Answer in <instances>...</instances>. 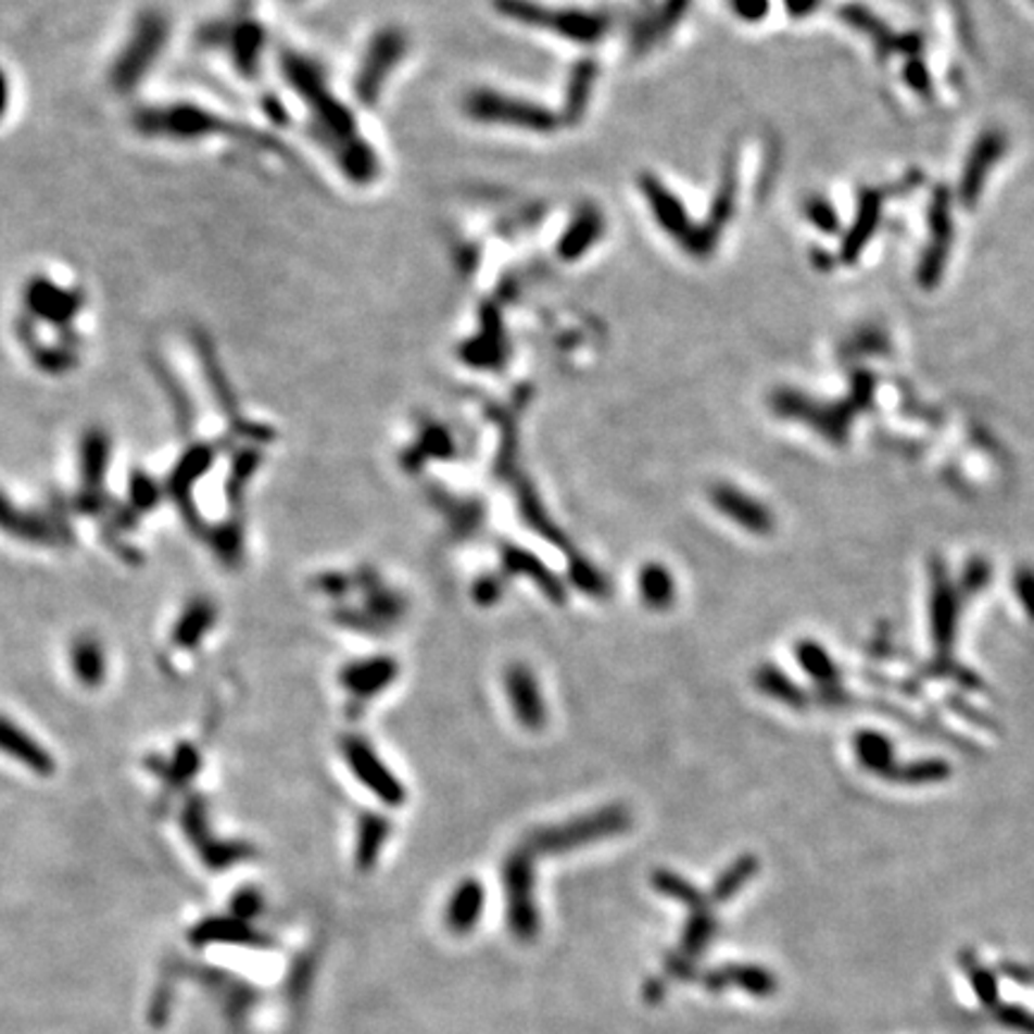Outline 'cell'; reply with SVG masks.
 I'll use <instances>...</instances> for the list:
<instances>
[{
    "label": "cell",
    "mask_w": 1034,
    "mask_h": 1034,
    "mask_svg": "<svg viewBox=\"0 0 1034 1034\" xmlns=\"http://www.w3.org/2000/svg\"><path fill=\"white\" fill-rule=\"evenodd\" d=\"M105 465H109V437L103 431L93 429L85 437V443H81V479H85V508H101V501L93 496L101 491L103 484V472Z\"/></svg>",
    "instance_id": "ffe728a7"
},
{
    "label": "cell",
    "mask_w": 1034,
    "mask_h": 1034,
    "mask_svg": "<svg viewBox=\"0 0 1034 1034\" xmlns=\"http://www.w3.org/2000/svg\"><path fill=\"white\" fill-rule=\"evenodd\" d=\"M505 697L510 702L513 716L520 721L522 728L527 731H542L546 726V702L542 695V688H539V680L532 673L530 666L525 664H510L508 671H505Z\"/></svg>",
    "instance_id": "9c48e42d"
},
{
    "label": "cell",
    "mask_w": 1034,
    "mask_h": 1034,
    "mask_svg": "<svg viewBox=\"0 0 1034 1034\" xmlns=\"http://www.w3.org/2000/svg\"><path fill=\"white\" fill-rule=\"evenodd\" d=\"M214 620H216L214 604H209L206 598H194V602L185 608L178 626H175V632H173L175 644L178 646L199 644V640L204 638L206 630L214 626Z\"/></svg>",
    "instance_id": "484cf974"
},
{
    "label": "cell",
    "mask_w": 1034,
    "mask_h": 1034,
    "mask_svg": "<svg viewBox=\"0 0 1034 1034\" xmlns=\"http://www.w3.org/2000/svg\"><path fill=\"white\" fill-rule=\"evenodd\" d=\"M455 455V443L451 431L443 425H425L419 429L415 443L403 453L401 465L407 472H417L429 461H449Z\"/></svg>",
    "instance_id": "d6986e66"
},
{
    "label": "cell",
    "mask_w": 1034,
    "mask_h": 1034,
    "mask_svg": "<svg viewBox=\"0 0 1034 1034\" xmlns=\"http://www.w3.org/2000/svg\"><path fill=\"white\" fill-rule=\"evenodd\" d=\"M159 491L154 487V481H151L149 477H142V475H137V479L133 477V501L135 505H139V508H151V505H154L159 499Z\"/></svg>",
    "instance_id": "d590c367"
},
{
    "label": "cell",
    "mask_w": 1034,
    "mask_h": 1034,
    "mask_svg": "<svg viewBox=\"0 0 1034 1034\" xmlns=\"http://www.w3.org/2000/svg\"><path fill=\"white\" fill-rule=\"evenodd\" d=\"M505 891H508V918L515 934L532 936L537 930V912L532 900V850H515L505 862Z\"/></svg>",
    "instance_id": "ba28073f"
},
{
    "label": "cell",
    "mask_w": 1034,
    "mask_h": 1034,
    "mask_svg": "<svg viewBox=\"0 0 1034 1034\" xmlns=\"http://www.w3.org/2000/svg\"><path fill=\"white\" fill-rule=\"evenodd\" d=\"M640 598L646 608L666 610L676 604V580L673 572L664 563H644L638 578Z\"/></svg>",
    "instance_id": "7402d4cb"
},
{
    "label": "cell",
    "mask_w": 1034,
    "mask_h": 1034,
    "mask_svg": "<svg viewBox=\"0 0 1034 1034\" xmlns=\"http://www.w3.org/2000/svg\"><path fill=\"white\" fill-rule=\"evenodd\" d=\"M391 833V821L376 812H364L357 827V865L360 869H371L379 860V853Z\"/></svg>",
    "instance_id": "d4e9b609"
},
{
    "label": "cell",
    "mask_w": 1034,
    "mask_h": 1034,
    "mask_svg": "<svg viewBox=\"0 0 1034 1034\" xmlns=\"http://www.w3.org/2000/svg\"><path fill=\"white\" fill-rule=\"evenodd\" d=\"M711 501L716 508H719L726 517H731L733 522L740 527H745L749 532H769L771 527V515L769 510L759 505L755 499L747 496V493L737 491L735 487L719 484L711 489Z\"/></svg>",
    "instance_id": "5bb4252c"
},
{
    "label": "cell",
    "mask_w": 1034,
    "mask_h": 1034,
    "mask_svg": "<svg viewBox=\"0 0 1034 1034\" xmlns=\"http://www.w3.org/2000/svg\"><path fill=\"white\" fill-rule=\"evenodd\" d=\"M568 575H570V582L578 587V590L587 596H594V598H606L608 592H610V584L608 580L604 578V572L598 570L594 563L587 560L584 556L580 554H575L570 556V563H568Z\"/></svg>",
    "instance_id": "f546056e"
},
{
    "label": "cell",
    "mask_w": 1034,
    "mask_h": 1034,
    "mask_svg": "<svg viewBox=\"0 0 1034 1034\" xmlns=\"http://www.w3.org/2000/svg\"><path fill=\"white\" fill-rule=\"evenodd\" d=\"M731 5L743 22H759L769 13V0H731Z\"/></svg>",
    "instance_id": "e575fe53"
},
{
    "label": "cell",
    "mask_w": 1034,
    "mask_h": 1034,
    "mask_svg": "<svg viewBox=\"0 0 1034 1034\" xmlns=\"http://www.w3.org/2000/svg\"><path fill=\"white\" fill-rule=\"evenodd\" d=\"M197 769H199V757H197L194 747L182 745L178 749V755H175V759H173V769L166 775H168V781L178 783V781H185V779H190V775H194Z\"/></svg>",
    "instance_id": "d6a6232c"
},
{
    "label": "cell",
    "mask_w": 1034,
    "mask_h": 1034,
    "mask_svg": "<svg viewBox=\"0 0 1034 1034\" xmlns=\"http://www.w3.org/2000/svg\"><path fill=\"white\" fill-rule=\"evenodd\" d=\"M0 530L34 544H61L67 537L65 530L53 527L51 522L41 520V517H34L22 510L17 513L15 505L5 499L3 493H0Z\"/></svg>",
    "instance_id": "e0dca14e"
},
{
    "label": "cell",
    "mask_w": 1034,
    "mask_h": 1034,
    "mask_svg": "<svg viewBox=\"0 0 1034 1034\" xmlns=\"http://www.w3.org/2000/svg\"><path fill=\"white\" fill-rule=\"evenodd\" d=\"M501 563H503V570L508 575H520V578L534 582L539 590L544 592V596L551 598L554 604H566L568 598L566 584H563L556 578V572L551 570L542 558L534 556L532 551H527L517 544H503Z\"/></svg>",
    "instance_id": "4fadbf2b"
},
{
    "label": "cell",
    "mask_w": 1034,
    "mask_h": 1034,
    "mask_svg": "<svg viewBox=\"0 0 1034 1034\" xmlns=\"http://www.w3.org/2000/svg\"><path fill=\"white\" fill-rule=\"evenodd\" d=\"M905 77H908L910 85H912L915 89H918V91H926V89H930V79H926L930 75H926V70H924V65H922L920 61H912V63L905 65Z\"/></svg>",
    "instance_id": "74e56055"
},
{
    "label": "cell",
    "mask_w": 1034,
    "mask_h": 1034,
    "mask_svg": "<svg viewBox=\"0 0 1034 1034\" xmlns=\"http://www.w3.org/2000/svg\"><path fill=\"white\" fill-rule=\"evenodd\" d=\"M510 481L515 484V503H517V510H520L522 520L530 525L539 537H544L546 542L556 544V546H566L568 544L566 534H563L558 527L554 525V520L548 517L544 503L539 501V493H537L532 481L522 477V475H515Z\"/></svg>",
    "instance_id": "2e32d148"
},
{
    "label": "cell",
    "mask_w": 1034,
    "mask_h": 1034,
    "mask_svg": "<svg viewBox=\"0 0 1034 1034\" xmlns=\"http://www.w3.org/2000/svg\"><path fill=\"white\" fill-rule=\"evenodd\" d=\"M805 214L821 232H836L838 216H836V211H833V206L827 202V199L809 197L807 206H805Z\"/></svg>",
    "instance_id": "1f68e13d"
},
{
    "label": "cell",
    "mask_w": 1034,
    "mask_h": 1034,
    "mask_svg": "<svg viewBox=\"0 0 1034 1034\" xmlns=\"http://www.w3.org/2000/svg\"><path fill=\"white\" fill-rule=\"evenodd\" d=\"M340 749H343V757L348 761V767L352 775L367 789L374 797L388 807H398L405 803V785L398 781V775L386 767L381 757L376 755V749L367 743L364 737L357 735H348L340 743Z\"/></svg>",
    "instance_id": "8992f818"
},
{
    "label": "cell",
    "mask_w": 1034,
    "mask_h": 1034,
    "mask_svg": "<svg viewBox=\"0 0 1034 1034\" xmlns=\"http://www.w3.org/2000/svg\"><path fill=\"white\" fill-rule=\"evenodd\" d=\"M1006 154V137L1001 133H984L978 142H974L970 156L966 161L960 178V199L966 206H972L980 199L986 175L996 166Z\"/></svg>",
    "instance_id": "8fae6325"
},
{
    "label": "cell",
    "mask_w": 1034,
    "mask_h": 1034,
    "mask_svg": "<svg viewBox=\"0 0 1034 1034\" xmlns=\"http://www.w3.org/2000/svg\"><path fill=\"white\" fill-rule=\"evenodd\" d=\"M367 614L379 622V626H391V622H395L398 618L403 616V608H405V602L401 596H398L395 592H388V590H381V584H376L374 590L367 592Z\"/></svg>",
    "instance_id": "4dcf8cb0"
},
{
    "label": "cell",
    "mask_w": 1034,
    "mask_h": 1034,
    "mask_svg": "<svg viewBox=\"0 0 1034 1034\" xmlns=\"http://www.w3.org/2000/svg\"><path fill=\"white\" fill-rule=\"evenodd\" d=\"M407 53V37L401 29H381L374 34L367 51L362 55V63L357 67L355 91L362 103L374 105L379 101L383 85L391 77L393 70L401 65Z\"/></svg>",
    "instance_id": "5b68a950"
},
{
    "label": "cell",
    "mask_w": 1034,
    "mask_h": 1034,
    "mask_svg": "<svg viewBox=\"0 0 1034 1034\" xmlns=\"http://www.w3.org/2000/svg\"><path fill=\"white\" fill-rule=\"evenodd\" d=\"M465 111L479 123L527 129V133H554L560 117L546 111L542 103L527 99H510L508 93L479 89L465 101Z\"/></svg>",
    "instance_id": "277c9868"
},
{
    "label": "cell",
    "mask_w": 1034,
    "mask_h": 1034,
    "mask_svg": "<svg viewBox=\"0 0 1034 1034\" xmlns=\"http://www.w3.org/2000/svg\"><path fill=\"white\" fill-rule=\"evenodd\" d=\"M604 235V218L596 209H584L582 214L575 218L566 235H563L558 242V252L563 258H580L584 252H590V247L598 242V238Z\"/></svg>",
    "instance_id": "603a6c76"
},
{
    "label": "cell",
    "mask_w": 1034,
    "mask_h": 1034,
    "mask_svg": "<svg viewBox=\"0 0 1034 1034\" xmlns=\"http://www.w3.org/2000/svg\"><path fill=\"white\" fill-rule=\"evenodd\" d=\"M433 503L449 515V522L453 527L455 534H469L475 532L481 525V515H484V508L477 501H461L455 496H449V493L441 491L433 496Z\"/></svg>",
    "instance_id": "83f0119b"
},
{
    "label": "cell",
    "mask_w": 1034,
    "mask_h": 1034,
    "mask_svg": "<svg viewBox=\"0 0 1034 1034\" xmlns=\"http://www.w3.org/2000/svg\"><path fill=\"white\" fill-rule=\"evenodd\" d=\"M316 584H319L326 594L340 596V594H345V592L350 590V584H352V582H350V578H345V575H336V572H331V575H321L319 582H316Z\"/></svg>",
    "instance_id": "8d00e7d4"
},
{
    "label": "cell",
    "mask_w": 1034,
    "mask_h": 1034,
    "mask_svg": "<svg viewBox=\"0 0 1034 1034\" xmlns=\"http://www.w3.org/2000/svg\"><path fill=\"white\" fill-rule=\"evenodd\" d=\"M8 101H10L8 79H5L3 73H0V117H3V113H5V109H8Z\"/></svg>",
    "instance_id": "ab89813d"
},
{
    "label": "cell",
    "mask_w": 1034,
    "mask_h": 1034,
    "mask_svg": "<svg viewBox=\"0 0 1034 1034\" xmlns=\"http://www.w3.org/2000/svg\"><path fill=\"white\" fill-rule=\"evenodd\" d=\"M283 75L300 93L302 103L312 113V133L331 151V156L352 182L367 185L379 175V159L371 144L360 135L355 117L348 105L328 91L321 70L310 58L298 53L283 55Z\"/></svg>",
    "instance_id": "6da1fadb"
},
{
    "label": "cell",
    "mask_w": 1034,
    "mask_h": 1034,
    "mask_svg": "<svg viewBox=\"0 0 1034 1034\" xmlns=\"http://www.w3.org/2000/svg\"><path fill=\"white\" fill-rule=\"evenodd\" d=\"M0 752H5L8 757L22 761L34 773L39 775L53 773V759L49 752H46L29 733L22 731V728H17L13 721H8L5 716H0Z\"/></svg>",
    "instance_id": "9a60e30c"
},
{
    "label": "cell",
    "mask_w": 1034,
    "mask_h": 1034,
    "mask_svg": "<svg viewBox=\"0 0 1034 1034\" xmlns=\"http://www.w3.org/2000/svg\"><path fill=\"white\" fill-rule=\"evenodd\" d=\"M1032 3H1034V0H1032Z\"/></svg>",
    "instance_id": "60d3db41"
},
{
    "label": "cell",
    "mask_w": 1034,
    "mask_h": 1034,
    "mask_svg": "<svg viewBox=\"0 0 1034 1034\" xmlns=\"http://www.w3.org/2000/svg\"><path fill=\"white\" fill-rule=\"evenodd\" d=\"M398 661L391 656H369V659H357L340 671V685H343L352 697L371 699L393 683L398 678Z\"/></svg>",
    "instance_id": "7c38bea8"
},
{
    "label": "cell",
    "mask_w": 1034,
    "mask_h": 1034,
    "mask_svg": "<svg viewBox=\"0 0 1034 1034\" xmlns=\"http://www.w3.org/2000/svg\"><path fill=\"white\" fill-rule=\"evenodd\" d=\"M642 194L646 199V204H650L656 223L664 228L668 238H673L688 254L699 256V240H697L695 223L688 218L685 206L673 194V190H668V187L659 178H654V175H646V178H642Z\"/></svg>",
    "instance_id": "52a82bcc"
},
{
    "label": "cell",
    "mask_w": 1034,
    "mask_h": 1034,
    "mask_svg": "<svg viewBox=\"0 0 1034 1034\" xmlns=\"http://www.w3.org/2000/svg\"><path fill=\"white\" fill-rule=\"evenodd\" d=\"M881 204H884V194H881L879 190H865V194H860L855 223L848 232V238H845L843 242L841 256L845 258V262H855V258L862 254L865 244L872 240L874 228L881 216Z\"/></svg>",
    "instance_id": "44dd1931"
},
{
    "label": "cell",
    "mask_w": 1034,
    "mask_h": 1034,
    "mask_svg": "<svg viewBox=\"0 0 1034 1034\" xmlns=\"http://www.w3.org/2000/svg\"><path fill=\"white\" fill-rule=\"evenodd\" d=\"M596 85V67L592 65H578L570 77V87H568V99H566V121L568 123H578L584 115L587 105H590L592 89Z\"/></svg>",
    "instance_id": "f1b7e54d"
},
{
    "label": "cell",
    "mask_w": 1034,
    "mask_h": 1034,
    "mask_svg": "<svg viewBox=\"0 0 1034 1034\" xmlns=\"http://www.w3.org/2000/svg\"><path fill=\"white\" fill-rule=\"evenodd\" d=\"M819 3H821V0H783V5L789 8V13H791L793 17L809 15Z\"/></svg>",
    "instance_id": "f35d334b"
},
{
    "label": "cell",
    "mask_w": 1034,
    "mask_h": 1034,
    "mask_svg": "<svg viewBox=\"0 0 1034 1034\" xmlns=\"http://www.w3.org/2000/svg\"><path fill=\"white\" fill-rule=\"evenodd\" d=\"M496 10L522 25L554 31L572 43H598L610 29V17L596 10L548 8L534 0H496Z\"/></svg>",
    "instance_id": "7a4b0ae2"
},
{
    "label": "cell",
    "mask_w": 1034,
    "mask_h": 1034,
    "mask_svg": "<svg viewBox=\"0 0 1034 1034\" xmlns=\"http://www.w3.org/2000/svg\"><path fill=\"white\" fill-rule=\"evenodd\" d=\"M930 226H932V240L918 268V278L924 288H932L936 280L942 278L950 242H954V223H950V206H948L946 190H938V194L934 197L932 211H930Z\"/></svg>",
    "instance_id": "30bf717a"
},
{
    "label": "cell",
    "mask_w": 1034,
    "mask_h": 1034,
    "mask_svg": "<svg viewBox=\"0 0 1034 1034\" xmlns=\"http://www.w3.org/2000/svg\"><path fill=\"white\" fill-rule=\"evenodd\" d=\"M70 661H73V671L85 685H99L105 673V659L101 652V644L93 638H81L73 644L70 652Z\"/></svg>",
    "instance_id": "4316f807"
},
{
    "label": "cell",
    "mask_w": 1034,
    "mask_h": 1034,
    "mask_svg": "<svg viewBox=\"0 0 1034 1034\" xmlns=\"http://www.w3.org/2000/svg\"><path fill=\"white\" fill-rule=\"evenodd\" d=\"M481 908H484V888L475 879H467L453 893L449 905V924L455 932L472 930Z\"/></svg>",
    "instance_id": "cb8c5ba5"
},
{
    "label": "cell",
    "mask_w": 1034,
    "mask_h": 1034,
    "mask_svg": "<svg viewBox=\"0 0 1034 1034\" xmlns=\"http://www.w3.org/2000/svg\"><path fill=\"white\" fill-rule=\"evenodd\" d=\"M211 463H214V451H211L209 445H194V449H190L180 457L178 467H175V472L171 475L168 489L173 493V499L180 503V508L187 515V520H190L194 527L199 525V520H197V515L190 510V503H192L190 491L194 487L197 477H202Z\"/></svg>",
    "instance_id": "ac0fdd59"
},
{
    "label": "cell",
    "mask_w": 1034,
    "mask_h": 1034,
    "mask_svg": "<svg viewBox=\"0 0 1034 1034\" xmlns=\"http://www.w3.org/2000/svg\"><path fill=\"white\" fill-rule=\"evenodd\" d=\"M503 594V582L499 575H481L472 587V598L479 606L496 604Z\"/></svg>",
    "instance_id": "836d02e7"
},
{
    "label": "cell",
    "mask_w": 1034,
    "mask_h": 1034,
    "mask_svg": "<svg viewBox=\"0 0 1034 1034\" xmlns=\"http://www.w3.org/2000/svg\"><path fill=\"white\" fill-rule=\"evenodd\" d=\"M628 827H630L628 809L620 805H608L604 809H596V812L572 819L568 821V824L534 831L530 841H527V848H530L532 853H563V850L580 848V845H587L598 838L616 836V833H622Z\"/></svg>",
    "instance_id": "3957f363"
}]
</instances>
